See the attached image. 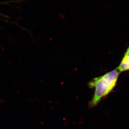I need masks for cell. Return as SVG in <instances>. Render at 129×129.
<instances>
[{"mask_svg":"<svg viewBox=\"0 0 129 129\" xmlns=\"http://www.w3.org/2000/svg\"><path fill=\"white\" fill-rule=\"evenodd\" d=\"M120 72L117 69L112 70L102 76L95 78L88 83L89 88L95 89L93 97L89 105L94 107L97 105L102 99L107 96L115 87Z\"/></svg>","mask_w":129,"mask_h":129,"instance_id":"6da1fadb","label":"cell"},{"mask_svg":"<svg viewBox=\"0 0 129 129\" xmlns=\"http://www.w3.org/2000/svg\"><path fill=\"white\" fill-rule=\"evenodd\" d=\"M116 69L120 72L129 71V46L125 52L119 66Z\"/></svg>","mask_w":129,"mask_h":129,"instance_id":"7a4b0ae2","label":"cell"}]
</instances>
